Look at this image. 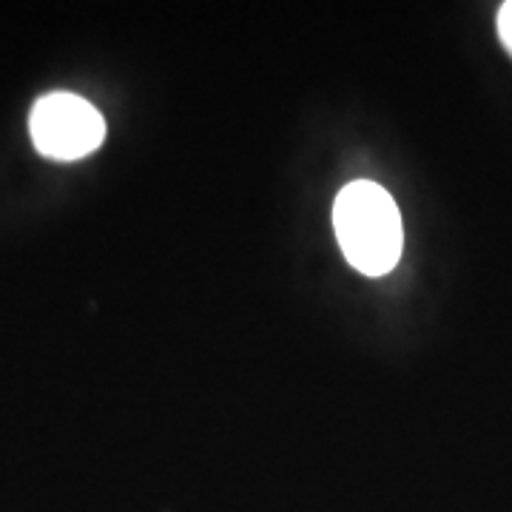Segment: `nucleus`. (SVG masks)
<instances>
[{
    "mask_svg": "<svg viewBox=\"0 0 512 512\" xmlns=\"http://www.w3.org/2000/svg\"><path fill=\"white\" fill-rule=\"evenodd\" d=\"M339 248L356 271L367 276L390 274L402 256V214L382 185H345L333 205Z\"/></svg>",
    "mask_w": 512,
    "mask_h": 512,
    "instance_id": "obj_1",
    "label": "nucleus"
},
{
    "mask_svg": "<svg viewBox=\"0 0 512 512\" xmlns=\"http://www.w3.org/2000/svg\"><path fill=\"white\" fill-rule=\"evenodd\" d=\"M498 35H501V43L507 46V52L512 55V0H507L498 9Z\"/></svg>",
    "mask_w": 512,
    "mask_h": 512,
    "instance_id": "obj_3",
    "label": "nucleus"
},
{
    "mask_svg": "<svg viewBox=\"0 0 512 512\" xmlns=\"http://www.w3.org/2000/svg\"><path fill=\"white\" fill-rule=\"evenodd\" d=\"M32 140L40 154L55 160H80L106 137L100 111L74 94H49L32 111Z\"/></svg>",
    "mask_w": 512,
    "mask_h": 512,
    "instance_id": "obj_2",
    "label": "nucleus"
}]
</instances>
